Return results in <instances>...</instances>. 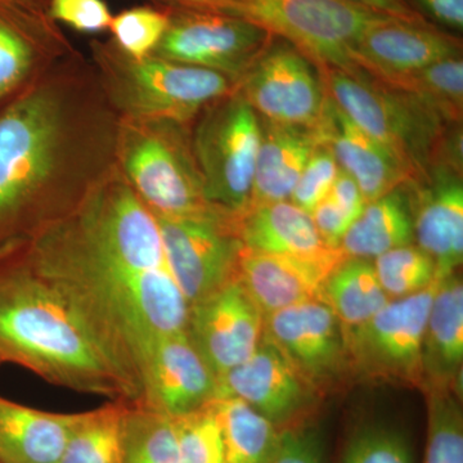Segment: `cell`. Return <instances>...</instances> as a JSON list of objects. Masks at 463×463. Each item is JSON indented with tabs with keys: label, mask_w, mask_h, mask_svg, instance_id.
Listing matches in <instances>:
<instances>
[{
	"label": "cell",
	"mask_w": 463,
	"mask_h": 463,
	"mask_svg": "<svg viewBox=\"0 0 463 463\" xmlns=\"http://www.w3.org/2000/svg\"><path fill=\"white\" fill-rule=\"evenodd\" d=\"M191 128L164 118H118L116 166L155 215L196 216L218 212L203 194Z\"/></svg>",
	"instance_id": "5b68a950"
},
{
	"label": "cell",
	"mask_w": 463,
	"mask_h": 463,
	"mask_svg": "<svg viewBox=\"0 0 463 463\" xmlns=\"http://www.w3.org/2000/svg\"><path fill=\"white\" fill-rule=\"evenodd\" d=\"M265 463H325L321 437L307 423L285 429Z\"/></svg>",
	"instance_id": "f35d334b"
},
{
	"label": "cell",
	"mask_w": 463,
	"mask_h": 463,
	"mask_svg": "<svg viewBox=\"0 0 463 463\" xmlns=\"http://www.w3.org/2000/svg\"><path fill=\"white\" fill-rule=\"evenodd\" d=\"M412 97L446 125H462V57L440 61L389 81H380Z\"/></svg>",
	"instance_id": "f1b7e54d"
},
{
	"label": "cell",
	"mask_w": 463,
	"mask_h": 463,
	"mask_svg": "<svg viewBox=\"0 0 463 463\" xmlns=\"http://www.w3.org/2000/svg\"><path fill=\"white\" fill-rule=\"evenodd\" d=\"M315 132L319 143L331 149L341 169L358 183L365 203L414 179L389 149L353 123L327 94Z\"/></svg>",
	"instance_id": "ffe728a7"
},
{
	"label": "cell",
	"mask_w": 463,
	"mask_h": 463,
	"mask_svg": "<svg viewBox=\"0 0 463 463\" xmlns=\"http://www.w3.org/2000/svg\"><path fill=\"white\" fill-rule=\"evenodd\" d=\"M463 283L461 274L440 277L426 322L422 344L423 389L461 392Z\"/></svg>",
	"instance_id": "603a6c76"
},
{
	"label": "cell",
	"mask_w": 463,
	"mask_h": 463,
	"mask_svg": "<svg viewBox=\"0 0 463 463\" xmlns=\"http://www.w3.org/2000/svg\"><path fill=\"white\" fill-rule=\"evenodd\" d=\"M174 419L178 463H225L223 438L212 403Z\"/></svg>",
	"instance_id": "e575fe53"
},
{
	"label": "cell",
	"mask_w": 463,
	"mask_h": 463,
	"mask_svg": "<svg viewBox=\"0 0 463 463\" xmlns=\"http://www.w3.org/2000/svg\"><path fill=\"white\" fill-rule=\"evenodd\" d=\"M340 166L327 146L319 143L307 158L289 200L307 214L330 194Z\"/></svg>",
	"instance_id": "8d00e7d4"
},
{
	"label": "cell",
	"mask_w": 463,
	"mask_h": 463,
	"mask_svg": "<svg viewBox=\"0 0 463 463\" xmlns=\"http://www.w3.org/2000/svg\"><path fill=\"white\" fill-rule=\"evenodd\" d=\"M423 17L446 29L462 32L463 0H410Z\"/></svg>",
	"instance_id": "60d3db41"
},
{
	"label": "cell",
	"mask_w": 463,
	"mask_h": 463,
	"mask_svg": "<svg viewBox=\"0 0 463 463\" xmlns=\"http://www.w3.org/2000/svg\"><path fill=\"white\" fill-rule=\"evenodd\" d=\"M236 90L259 118L289 127L315 130L325 109L326 91L318 70L279 38L241 79Z\"/></svg>",
	"instance_id": "4fadbf2b"
},
{
	"label": "cell",
	"mask_w": 463,
	"mask_h": 463,
	"mask_svg": "<svg viewBox=\"0 0 463 463\" xmlns=\"http://www.w3.org/2000/svg\"><path fill=\"white\" fill-rule=\"evenodd\" d=\"M17 257L78 310L129 381L157 337L187 332L190 306L166 261L45 224Z\"/></svg>",
	"instance_id": "7a4b0ae2"
},
{
	"label": "cell",
	"mask_w": 463,
	"mask_h": 463,
	"mask_svg": "<svg viewBox=\"0 0 463 463\" xmlns=\"http://www.w3.org/2000/svg\"><path fill=\"white\" fill-rule=\"evenodd\" d=\"M7 2L14 3V5H20V7L50 17L48 9H50L51 0H7Z\"/></svg>",
	"instance_id": "f6af8a7d"
},
{
	"label": "cell",
	"mask_w": 463,
	"mask_h": 463,
	"mask_svg": "<svg viewBox=\"0 0 463 463\" xmlns=\"http://www.w3.org/2000/svg\"><path fill=\"white\" fill-rule=\"evenodd\" d=\"M212 407L223 438L225 463H265L281 430L240 398L222 395Z\"/></svg>",
	"instance_id": "83f0119b"
},
{
	"label": "cell",
	"mask_w": 463,
	"mask_h": 463,
	"mask_svg": "<svg viewBox=\"0 0 463 463\" xmlns=\"http://www.w3.org/2000/svg\"><path fill=\"white\" fill-rule=\"evenodd\" d=\"M341 463H413L412 449L394 426L368 423L347 439Z\"/></svg>",
	"instance_id": "d590c367"
},
{
	"label": "cell",
	"mask_w": 463,
	"mask_h": 463,
	"mask_svg": "<svg viewBox=\"0 0 463 463\" xmlns=\"http://www.w3.org/2000/svg\"><path fill=\"white\" fill-rule=\"evenodd\" d=\"M227 14L264 27L294 45L319 72L362 74L352 61L362 33L385 14L347 0H231Z\"/></svg>",
	"instance_id": "ba28073f"
},
{
	"label": "cell",
	"mask_w": 463,
	"mask_h": 463,
	"mask_svg": "<svg viewBox=\"0 0 463 463\" xmlns=\"http://www.w3.org/2000/svg\"><path fill=\"white\" fill-rule=\"evenodd\" d=\"M118 123L80 53L0 106V261L115 165Z\"/></svg>",
	"instance_id": "6da1fadb"
},
{
	"label": "cell",
	"mask_w": 463,
	"mask_h": 463,
	"mask_svg": "<svg viewBox=\"0 0 463 463\" xmlns=\"http://www.w3.org/2000/svg\"><path fill=\"white\" fill-rule=\"evenodd\" d=\"M321 301L343 327H354L373 318L390 298L381 288L373 260L344 258L323 283Z\"/></svg>",
	"instance_id": "4316f807"
},
{
	"label": "cell",
	"mask_w": 463,
	"mask_h": 463,
	"mask_svg": "<svg viewBox=\"0 0 463 463\" xmlns=\"http://www.w3.org/2000/svg\"><path fill=\"white\" fill-rule=\"evenodd\" d=\"M84 413L45 412L0 397V463H58Z\"/></svg>",
	"instance_id": "cb8c5ba5"
},
{
	"label": "cell",
	"mask_w": 463,
	"mask_h": 463,
	"mask_svg": "<svg viewBox=\"0 0 463 463\" xmlns=\"http://www.w3.org/2000/svg\"><path fill=\"white\" fill-rule=\"evenodd\" d=\"M337 264L268 254L242 246L236 279L267 316L307 301H321L323 283Z\"/></svg>",
	"instance_id": "7402d4cb"
},
{
	"label": "cell",
	"mask_w": 463,
	"mask_h": 463,
	"mask_svg": "<svg viewBox=\"0 0 463 463\" xmlns=\"http://www.w3.org/2000/svg\"><path fill=\"white\" fill-rule=\"evenodd\" d=\"M169 16L161 5H145L125 9L112 17L109 33L114 43L127 56H152L166 32Z\"/></svg>",
	"instance_id": "836d02e7"
},
{
	"label": "cell",
	"mask_w": 463,
	"mask_h": 463,
	"mask_svg": "<svg viewBox=\"0 0 463 463\" xmlns=\"http://www.w3.org/2000/svg\"><path fill=\"white\" fill-rule=\"evenodd\" d=\"M425 394L428 441L423 463H463V413L458 390L430 389Z\"/></svg>",
	"instance_id": "1f68e13d"
},
{
	"label": "cell",
	"mask_w": 463,
	"mask_h": 463,
	"mask_svg": "<svg viewBox=\"0 0 463 463\" xmlns=\"http://www.w3.org/2000/svg\"><path fill=\"white\" fill-rule=\"evenodd\" d=\"M125 402L85 412L58 463H124L121 420Z\"/></svg>",
	"instance_id": "4dcf8cb0"
},
{
	"label": "cell",
	"mask_w": 463,
	"mask_h": 463,
	"mask_svg": "<svg viewBox=\"0 0 463 463\" xmlns=\"http://www.w3.org/2000/svg\"><path fill=\"white\" fill-rule=\"evenodd\" d=\"M155 216L167 267L188 306L236 279L242 243L237 237L234 218L219 212Z\"/></svg>",
	"instance_id": "8fae6325"
},
{
	"label": "cell",
	"mask_w": 463,
	"mask_h": 463,
	"mask_svg": "<svg viewBox=\"0 0 463 463\" xmlns=\"http://www.w3.org/2000/svg\"><path fill=\"white\" fill-rule=\"evenodd\" d=\"M51 20L81 33L109 32L112 14L105 0H51Z\"/></svg>",
	"instance_id": "74e56055"
},
{
	"label": "cell",
	"mask_w": 463,
	"mask_h": 463,
	"mask_svg": "<svg viewBox=\"0 0 463 463\" xmlns=\"http://www.w3.org/2000/svg\"><path fill=\"white\" fill-rule=\"evenodd\" d=\"M414 242L410 197L404 184L380 199L365 203L339 249L345 258L373 260L390 250Z\"/></svg>",
	"instance_id": "484cf974"
},
{
	"label": "cell",
	"mask_w": 463,
	"mask_h": 463,
	"mask_svg": "<svg viewBox=\"0 0 463 463\" xmlns=\"http://www.w3.org/2000/svg\"><path fill=\"white\" fill-rule=\"evenodd\" d=\"M438 282L412 297L390 300L362 325L344 327L353 381L422 392L423 335Z\"/></svg>",
	"instance_id": "9c48e42d"
},
{
	"label": "cell",
	"mask_w": 463,
	"mask_h": 463,
	"mask_svg": "<svg viewBox=\"0 0 463 463\" xmlns=\"http://www.w3.org/2000/svg\"><path fill=\"white\" fill-rule=\"evenodd\" d=\"M187 335L219 380L257 350L263 340L264 315L233 279L192 304Z\"/></svg>",
	"instance_id": "5bb4252c"
},
{
	"label": "cell",
	"mask_w": 463,
	"mask_h": 463,
	"mask_svg": "<svg viewBox=\"0 0 463 463\" xmlns=\"http://www.w3.org/2000/svg\"><path fill=\"white\" fill-rule=\"evenodd\" d=\"M90 65L118 118H164L192 125L236 90L230 79L156 56L132 58L111 41L90 43Z\"/></svg>",
	"instance_id": "277c9868"
},
{
	"label": "cell",
	"mask_w": 463,
	"mask_h": 463,
	"mask_svg": "<svg viewBox=\"0 0 463 463\" xmlns=\"http://www.w3.org/2000/svg\"><path fill=\"white\" fill-rule=\"evenodd\" d=\"M259 138L258 115L236 90L207 106L192 124L207 203L234 219L251 205Z\"/></svg>",
	"instance_id": "52a82bcc"
},
{
	"label": "cell",
	"mask_w": 463,
	"mask_h": 463,
	"mask_svg": "<svg viewBox=\"0 0 463 463\" xmlns=\"http://www.w3.org/2000/svg\"><path fill=\"white\" fill-rule=\"evenodd\" d=\"M350 57L374 80L389 81L440 61L462 57V42L430 21L381 16L362 33Z\"/></svg>",
	"instance_id": "e0dca14e"
},
{
	"label": "cell",
	"mask_w": 463,
	"mask_h": 463,
	"mask_svg": "<svg viewBox=\"0 0 463 463\" xmlns=\"http://www.w3.org/2000/svg\"><path fill=\"white\" fill-rule=\"evenodd\" d=\"M328 197L341 207L353 222L361 215L365 206V200L358 183L350 174L341 169L332 184Z\"/></svg>",
	"instance_id": "b9f144b4"
},
{
	"label": "cell",
	"mask_w": 463,
	"mask_h": 463,
	"mask_svg": "<svg viewBox=\"0 0 463 463\" xmlns=\"http://www.w3.org/2000/svg\"><path fill=\"white\" fill-rule=\"evenodd\" d=\"M151 5L167 8L203 9L227 14L231 0H149Z\"/></svg>",
	"instance_id": "ee69618b"
},
{
	"label": "cell",
	"mask_w": 463,
	"mask_h": 463,
	"mask_svg": "<svg viewBox=\"0 0 463 463\" xmlns=\"http://www.w3.org/2000/svg\"><path fill=\"white\" fill-rule=\"evenodd\" d=\"M124 463H178L175 419L142 403L125 404Z\"/></svg>",
	"instance_id": "f546056e"
},
{
	"label": "cell",
	"mask_w": 463,
	"mask_h": 463,
	"mask_svg": "<svg viewBox=\"0 0 463 463\" xmlns=\"http://www.w3.org/2000/svg\"><path fill=\"white\" fill-rule=\"evenodd\" d=\"M381 288L390 300L412 297L440 279L434 259L411 243L373 259Z\"/></svg>",
	"instance_id": "d6a6232c"
},
{
	"label": "cell",
	"mask_w": 463,
	"mask_h": 463,
	"mask_svg": "<svg viewBox=\"0 0 463 463\" xmlns=\"http://www.w3.org/2000/svg\"><path fill=\"white\" fill-rule=\"evenodd\" d=\"M79 53L51 17L0 0V106Z\"/></svg>",
	"instance_id": "ac0fdd59"
},
{
	"label": "cell",
	"mask_w": 463,
	"mask_h": 463,
	"mask_svg": "<svg viewBox=\"0 0 463 463\" xmlns=\"http://www.w3.org/2000/svg\"><path fill=\"white\" fill-rule=\"evenodd\" d=\"M347 2L364 5V7L373 9L377 14H385V16L408 21H429L411 5L410 0H347Z\"/></svg>",
	"instance_id": "7bdbcfd3"
},
{
	"label": "cell",
	"mask_w": 463,
	"mask_h": 463,
	"mask_svg": "<svg viewBox=\"0 0 463 463\" xmlns=\"http://www.w3.org/2000/svg\"><path fill=\"white\" fill-rule=\"evenodd\" d=\"M326 94L355 125L389 149L413 175H425L448 127L421 103L362 72H319Z\"/></svg>",
	"instance_id": "8992f818"
},
{
	"label": "cell",
	"mask_w": 463,
	"mask_h": 463,
	"mask_svg": "<svg viewBox=\"0 0 463 463\" xmlns=\"http://www.w3.org/2000/svg\"><path fill=\"white\" fill-rule=\"evenodd\" d=\"M310 216L322 240L330 248L339 249L341 241L353 223L346 213L327 196L313 209Z\"/></svg>",
	"instance_id": "ab89813d"
},
{
	"label": "cell",
	"mask_w": 463,
	"mask_h": 463,
	"mask_svg": "<svg viewBox=\"0 0 463 463\" xmlns=\"http://www.w3.org/2000/svg\"><path fill=\"white\" fill-rule=\"evenodd\" d=\"M263 336L323 399L352 383L343 325L322 301L264 316Z\"/></svg>",
	"instance_id": "7c38bea8"
},
{
	"label": "cell",
	"mask_w": 463,
	"mask_h": 463,
	"mask_svg": "<svg viewBox=\"0 0 463 463\" xmlns=\"http://www.w3.org/2000/svg\"><path fill=\"white\" fill-rule=\"evenodd\" d=\"M0 364H2V362H0Z\"/></svg>",
	"instance_id": "bcb514c9"
},
{
	"label": "cell",
	"mask_w": 463,
	"mask_h": 463,
	"mask_svg": "<svg viewBox=\"0 0 463 463\" xmlns=\"http://www.w3.org/2000/svg\"><path fill=\"white\" fill-rule=\"evenodd\" d=\"M164 8L169 23L152 56L209 70L230 79L234 87L276 39L264 27L233 14Z\"/></svg>",
	"instance_id": "30bf717a"
},
{
	"label": "cell",
	"mask_w": 463,
	"mask_h": 463,
	"mask_svg": "<svg viewBox=\"0 0 463 463\" xmlns=\"http://www.w3.org/2000/svg\"><path fill=\"white\" fill-rule=\"evenodd\" d=\"M0 362L62 388L137 403L96 332L23 258L0 261Z\"/></svg>",
	"instance_id": "3957f363"
},
{
	"label": "cell",
	"mask_w": 463,
	"mask_h": 463,
	"mask_svg": "<svg viewBox=\"0 0 463 463\" xmlns=\"http://www.w3.org/2000/svg\"><path fill=\"white\" fill-rule=\"evenodd\" d=\"M259 127L260 138L251 205L288 201L307 158L319 145L318 137L313 129L272 123L261 118Z\"/></svg>",
	"instance_id": "d4e9b609"
},
{
	"label": "cell",
	"mask_w": 463,
	"mask_h": 463,
	"mask_svg": "<svg viewBox=\"0 0 463 463\" xmlns=\"http://www.w3.org/2000/svg\"><path fill=\"white\" fill-rule=\"evenodd\" d=\"M414 241L437 264L439 277L457 272L463 261L462 174L435 165L405 183Z\"/></svg>",
	"instance_id": "d6986e66"
},
{
	"label": "cell",
	"mask_w": 463,
	"mask_h": 463,
	"mask_svg": "<svg viewBox=\"0 0 463 463\" xmlns=\"http://www.w3.org/2000/svg\"><path fill=\"white\" fill-rule=\"evenodd\" d=\"M234 227L242 246L257 251L326 264L345 258L322 240L312 216L291 201L251 205L234 219Z\"/></svg>",
	"instance_id": "44dd1931"
},
{
	"label": "cell",
	"mask_w": 463,
	"mask_h": 463,
	"mask_svg": "<svg viewBox=\"0 0 463 463\" xmlns=\"http://www.w3.org/2000/svg\"><path fill=\"white\" fill-rule=\"evenodd\" d=\"M222 395L246 402L279 430L307 423L323 401L264 336L243 364L218 380Z\"/></svg>",
	"instance_id": "9a60e30c"
},
{
	"label": "cell",
	"mask_w": 463,
	"mask_h": 463,
	"mask_svg": "<svg viewBox=\"0 0 463 463\" xmlns=\"http://www.w3.org/2000/svg\"><path fill=\"white\" fill-rule=\"evenodd\" d=\"M137 383L138 403L172 417L200 410L218 397V380L187 332L157 337L139 362Z\"/></svg>",
	"instance_id": "2e32d148"
}]
</instances>
